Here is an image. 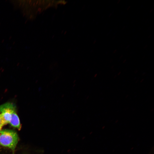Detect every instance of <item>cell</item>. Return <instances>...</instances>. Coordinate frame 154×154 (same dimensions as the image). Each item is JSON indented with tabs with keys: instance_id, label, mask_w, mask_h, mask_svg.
I'll return each mask as SVG.
<instances>
[{
	"instance_id": "obj_5",
	"label": "cell",
	"mask_w": 154,
	"mask_h": 154,
	"mask_svg": "<svg viewBox=\"0 0 154 154\" xmlns=\"http://www.w3.org/2000/svg\"><path fill=\"white\" fill-rule=\"evenodd\" d=\"M2 127H0V131L1 130Z\"/></svg>"
},
{
	"instance_id": "obj_3",
	"label": "cell",
	"mask_w": 154,
	"mask_h": 154,
	"mask_svg": "<svg viewBox=\"0 0 154 154\" xmlns=\"http://www.w3.org/2000/svg\"><path fill=\"white\" fill-rule=\"evenodd\" d=\"M9 123L12 126L17 128L19 130H20L21 128L20 120L15 111L13 112L11 114Z\"/></svg>"
},
{
	"instance_id": "obj_1",
	"label": "cell",
	"mask_w": 154,
	"mask_h": 154,
	"mask_svg": "<svg viewBox=\"0 0 154 154\" xmlns=\"http://www.w3.org/2000/svg\"><path fill=\"white\" fill-rule=\"evenodd\" d=\"M19 140L17 134L10 130H3L0 131V145L10 149L14 152Z\"/></svg>"
},
{
	"instance_id": "obj_4",
	"label": "cell",
	"mask_w": 154,
	"mask_h": 154,
	"mask_svg": "<svg viewBox=\"0 0 154 154\" xmlns=\"http://www.w3.org/2000/svg\"><path fill=\"white\" fill-rule=\"evenodd\" d=\"M6 125L3 118L2 117V114H0V127H2L3 126Z\"/></svg>"
},
{
	"instance_id": "obj_2",
	"label": "cell",
	"mask_w": 154,
	"mask_h": 154,
	"mask_svg": "<svg viewBox=\"0 0 154 154\" xmlns=\"http://www.w3.org/2000/svg\"><path fill=\"white\" fill-rule=\"evenodd\" d=\"M15 111V107L12 103H7L0 106V112L6 124L9 123L11 114Z\"/></svg>"
}]
</instances>
